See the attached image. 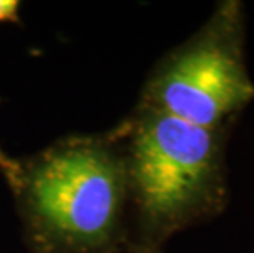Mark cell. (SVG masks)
<instances>
[{
  "mask_svg": "<svg viewBox=\"0 0 254 253\" xmlns=\"http://www.w3.org/2000/svg\"><path fill=\"white\" fill-rule=\"evenodd\" d=\"M28 253H127L128 194L117 127L72 133L20 160L10 189Z\"/></svg>",
  "mask_w": 254,
  "mask_h": 253,
  "instance_id": "cell-1",
  "label": "cell"
},
{
  "mask_svg": "<svg viewBox=\"0 0 254 253\" xmlns=\"http://www.w3.org/2000/svg\"><path fill=\"white\" fill-rule=\"evenodd\" d=\"M115 127L127 169V253H164L176 234L223 214L231 130H208L138 105Z\"/></svg>",
  "mask_w": 254,
  "mask_h": 253,
  "instance_id": "cell-2",
  "label": "cell"
},
{
  "mask_svg": "<svg viewBox=\"0 0 254 253\" xmlns=\"http://www.w3.org/2000/svg\"><path fill=\"white\" fill-rule=\"evenodd\" d=\"M245 46V3L221 0L195 33L154 64L136 105L208 130H233L254 104Z\"/></svg>",
  "mask_w": 254,
  "mask_h": 253,
  "instance_id": "cell-3",
  "label": "cell"
},
{
  "mask_svg": "<svg viewBox=\"0 0 254 253\" xmlns=\"http://www.w3.org/2000/svg\"><path fill=\"white\" fill-rule=\"evenodd\" d=\"M18 171H20V160L10 156L2 147H0V174H2L5 182H7L8 189H12L15 186V182H17Z\"/></svg>",
  "mask_w": 254,
  "mask_h": 253,
  "instance_id": "cell-4",
  "label": "cell"
},
{
  "mask_svg": "<svg viewBox=\"0 0 254 253\" xmlns=\"http://www.w3.org/2000/svg\"><path fill=\"white\" fill-rule=\"evenodd\" d=\"M18 0H0V23H21Z\"/></svg>",
  "mask_w": 254,
  "mask_h": 253,
  "instance_id": "cell-5",
  "label": "cell"
}]
</instances>
